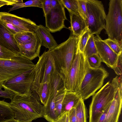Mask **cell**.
Returning a JSON list of instances; mask_svg holds the SVG:
<instances>
[{
  "label": "cell",
  "instance_id": "cell-1",
  "mask_svg": "<svg viewBox=\"0 0 122 122\" xmlns=\"http://www.w3.org/2000/svg\"><path fill=\"white\" fill-rule=\"evenodd\" d=\"M9 103L15 119L20 122H32L43 117V106L34 92L28 96L15 94Z\"/></svg>",
  "mask_w": 122,
  "mask_h": 122
},
{
  "label": "cell",
  "instance_id": "cell-2",
  "mask_svg": "<svg viewBox=\"0 0 122 122\" xmlns=\"http://www.w3.org/2000/svg\"><path fill=\"white\" fill-rule=\"evenodd\" d=\"M78 39L79 37L71 35L66 41L49 51L53 58L57 71L64 79L72 63Z\"/></svg>",
  "mask_w": 122,
  "mask_h": 122
},
{
  "label": "cell",
  "instance_id": "cell-3",
  "mask_svg": "<svg viewBox=\"0 0 122 122\" xmlns=\"http://www.w3.org/2000/svg\"><path fill=\"white\" fill-rule=\"evenodd\" d=\"M88 65L86 58L77 47L72 64L64 79V86L67 91L78 92Z\"/></svg>",
  "mask_w": 122,
  "mask_h": 122
},
{
  "label": "cell",
  "instance_id": "cell-4",
  "mask_svg": "<svg viewBox=\"0 0 122 122\" xmlns=\"http://www.w3.org/2000/svg\"><path fill=\"white\" fill-rule=\"evenodd\" d=\"M117 89L108 81L93 96L89 109V122H97L111 104Z\"/></svg>",
  "mask_w": 122,
  "mask_h": 122
},
{
  "label": "cell",
  "instance_id": "cell-5",
  "mask_svg": "<svg viewBox=\"0 0 122 122\" xmlns=\"http://www.w3.org/2000/svg\"><path fill=\"white\" fill-rule=\"evenodd\" d=\"M109 75L104 68H93L88 63L86 74L77 92L81 98L84 100L93 96L102 87L104 80Z\"/></svg>",
  "mask_w": 122,
  "mask_h": 122
},
{
  "label": "cell",
  "instance_id": "cell-6",
  "mask_svg": "<svg viewBox=\"0 0 122 122\" xmlns=\"http://www.w3.org/2000/svg\"><path fill=\"white\" fill-rule=\"evenodd\" d=\"M104 29L108 38L122 44V0H110Z\"/></svg>",
  "mask_w": 122,
  "mask_h": 122
},
{
  "label": "cell",
  "instance_id": "cell-7",
  "mask_svg": "<svg viewBox=\"0 0 122 122\" xmlns=\"http://www.w3.org/2000/svg\"><path fill=\"white\" fill-rule=\"evenodd\" d=\"M87 10L85 21L92 35H99L104 29L106 15L101 1L86 0Z\"/></svg>",
  "mask_w": 122,
  "mask_h": 122
},
{
  "label": "cell",
  "instance_id": "cell-8",
  "mask_svg": "<svg viewBox=\"0 0 122 122\" xmlns=\"http://www.w3.org/2000/svg\"><path fill=\"white\" fill-rule=\"evenodd\" d=\"M35 66L31 61L20 55L10 59H0V83Z\"/></svg>",
  "mask_w": 122,
  "mask_h": 122
},
{
  "label": "cell",
  "instance_id": "cell-9",
  "mask_svg": "<svg viewBox=\"0 0 122 122\" xmlns=\"http://www.w3.org/2000/svg\"><path fill=\"white\" fill-rule=\"evenodd\" d=\"M35 67L7 80L0 84L4 89L15 94L28 96L32 93V87L35 73Z\"/></svg>",
  "mask_w": 122,
  "mask_h": 122
},
{
  "label": "cell",
  "instance_id": "cell-10",
  "mask_svg": "<svg viewBox=\"0 0 122 122\" xmlns=\"http://www.w3.org/2000/svg\"><path fill=\"white\" fill-rule=\"evenodd\" d=\"M51 8L45 16L46 27L52 33L66 28L64 21L67 20L65 7L60 0H51Z\"/></svg>",
  "mask_w": 122,
  "mask_h": 122
},
{
  "label": "cell",
  "instance_id": "cell-11",
  "mask_svg": "<svg viewBox=\"0 0 122 122\" xmlns=\"http://www.w3.org/2000/svg\"><path fill=\"white\" fill-rule=\"evenodd\" d=\"M94 41L98 54L102 62L108 67L113 69L115 68L117 66L118 55L112 51L99 35L94 36Z\"/></svg>",
  "mask_w": 122,
  "mask_h": 122
},
{
  "label": "cell",
  "instance_id": "cell-12",
  "mask_svg": "<svg viewBox=\"0 0 122 122\" xmlns=\"http://www.w3.org/2000/svg\"><path fill=\"white\" fill-rule=\"evenodd\" d=\"M0 20L10 22L23 31L35 32L38 26L29 19L6 12H0Z\"/></svg>",
  "mask_w": 122,
  "mask_h": 122
},
{
  "label": "cell",
  "instance_id": "cell-13",
  "mask_svg": "<svg viewBox=\"0 0 122 122\" xmlns=\"http://www.w3.org/2000/svg\"><path fill=\"white\" fill-rule=\"evenodd\" d=\"M0 45L15 54L20 55L19 48L14 35L5 27L0 20Z\"/></svg>",
  "mask_w": 122,
  "mask_h": 122
},
{
  "label": "cell",
  "instance_id": "cell-14",
  "mask_svg": "<svg viewBox=\"0 0 122 122\" xmlns=\"http://www.w3.org/2000/svg\"><path fill=\"white\" fill-rule=\"evenodd\" d=\"M47 58V51H45L39 57L35 66V73L32 87V92L39 96L40 86L43 76L45 68Z\"/></svg>",
  "mask_w": 122,
  "mask_h": 122
},
{
  "label": "cell",
  "instance_id": "cell-15",
  "mask_svg": "<svg viewBox=\"0 0 122 122\" xmlns=\"http://www.w3.org/2000/svg\"><path fill=\"white\" fill-rule=\"evenodd\" d=\"M122 106V95L117 89L107 114L104 122H118Z\"/></svg>",
  "mask_w": 122,
  "mask_h": 122
},
{
  "label": "cell",
  "instance_id": "cell-16",
  "mask_svg": "<svg viewBox=\"0 0 122 122\" xmlns=\"http://www.w3.org/2000/svg\"><path fill=\"white\" fill-rule=\"evenodd\" d=\"M50 32L47 28L41 25H38L35 32L41 46L48 48L49 51L51 50L58 45Z\"/></svg>",
  "mask_w": 122,
  "mask_h": 122
},
{
  "label": "cell",
  "instance_id": "cell-17",
  "mask_svg": "<svg viewBox=\"0 0 122 122\" xmlns=\"http://www.w3.org/2000/svg\"><path fill=\"white\" fill-rule=\"evenodd\" d=\"M58 91L54 88H50L46 104L43 106V117L49 122H56L57 119L55 111V100Z\"/></svg>",
  "mask_w": 122,
  "mask_h": 122
},
{
  "label": "cell",
  "instance_id": "cell-18",
  "mask_svg": "<svg viewBox=\"0 0 122 122\" xmlns=\"http://www.w3.org/2000/svg\"><path fill=\"white\" fill-rule=\"evenodd\" d=\"M18 45L20 54L30 61L40 56L41 46L40 41L37 37L30 43Z\"/></svg>",
  "mask_w": 122,
  "mask_h": 122
},
{
  "label": "cell",
  "instance_id": "cell-19",
  "mask_svg": "<svg viewBox=\"0 0 122 122\" xmlns=\"http://www.w3.org/2000/svg\"><path fill=\"white\" fill-rule=\"evenodd\" d=\"M71 35L79 36L87 27L84 20L79 15L70 14Z\"/></svg>",
  "mask_w": 122,
  "mask_h": 122
},
{
  "label": "cell",
  "instance_id": "cell-20",
  "mask_svg": "<svg viewBox=\"0 0 122 122\" xmlns=\"http://www.w3.org/2000/svg\"><path fill=\"white\" fill-rule=\"evenodd\" d=\"M81 98L77 92L67 91L63 101L61 114L68 112L72 108L75 107Z\"/></svg>",
  "mask_w": 122,
  "mask_h": 122
},
{
  "label": "cell",
  "instance_id": "cell-21",
  "mask_svg": "<svg viewBox=\"0 0 122 122\" xmlns=\"http://www.w3.org/2000/svg\"><path fill=\"white\" fill-rule=\"evenodd\" d=\"M17 121L14 118V112L10 103L4 100L0 101V122Z\"/></svg>",
  "mask_w": 122,
  "mask_h": 122
},
{
  "label": "cell",
  "instance_id": "cell-22",
  "mask_svg": "<svg viewBox=\"0 0 122 122\" xmlns=\"http://www.w3.org/2000/svg\"><path fill=\"white\" fill-rule=\"evenodd\" d=\"M47 58L42 83L49 81L52 75L57 71L54 60L50 51H47Z\"/></svg>",
  "mask_w": 122,
  "mask_h": 122
},
{
  "label": "cell",
  "instance_id": "cell-23",
  "mask_svg": "<svg viewBox=\"0 0 122 122\" xmlns=\"http://www.w3.org/2000/svg\"><path fill=\"white\" fill-rule=\"evenodd\" d=\"M18 45H25L30 43L37 37L35 33L26 31L19 32L14 35Z\"/></svg>",
  "mask_w": 122,
  "mask_h": 122
},
{
  "label": "cell",
  "instance_id": "cell-24",
  "mask_svg": "<svg viewBox=\"0 0 122 122\" xmlns=\"http://www.w3.org/2000/svg\"><path fill=\"white\" fill-rule=\"evenodd\" d=\"M76 122H87V111L84 100L81 98L75 107Z\"/></svg>",
  "mask_w": 122,
  "mask_h": 122
},
{
  "label": "cell",
  "instance_id": "cell-25",
  "mask_svg": "<svg viewBox=\"0 0 122 122\" xmlns=\"http://www.w3.org/2000/svg\"><path fill=\"white\" fill-rule=\"evenodd\" d=\"M67 90L65 87L61 88L57 92L55 100V111L57 118L61 114L63 99Z\"/></svg>",
  "mask_w": 122,
  "mask_h": 122
},
{
  "label": "cell",
  "instance_id": "cell-26",
  "mask_svg": "<svg viewBox=\"0 0 122 122\" xmlns=\"http://www.w3.org/2000/svg\"><path fill=\"white\" fill-rule=\"evenodd\" d=\"M9 9V12L20 8L28 7H35L42 8L41 0H30L21 3L14 4Z\"/></svg>",
  "mask_w": 122,
  "mask_h": 122
},
{
  "label": "cell",
  "instance_id": "cell-27",
  "mask_svg": "<svg viewBox=\"0 0 122 122\" xmlns=\"http://www.w3.org/2000/svg\"><path fill=\"white\" fill-rule=\"evenodd\" d=\"M91 35L89 30L87 26L81 35L79 36L77 47L81 52L83 53L85 46Z\"/></svg>",
  "mask_w": 122,
  "mask_h": 122
},
{
  "label": "cell",
  "instance_id": "cell-28",
  "mask_svg": "<svg viewBox=\"0 0 122 122\" xmlns=\"http://www.w3.org/2000/svg\"><path fill=\"white\" fill-rule=\"evenodd\" d=\"M94 35L91 36L85 47L83 53L86 58L94 54H98L94 42Z\"/></svg>",
  "mask_w": 122,
  "mask_h": 122
},
{
  "label": "cell",
  "instance_id": "cell-29",
  "mask_svg": "<svg viewBox=\"0 0 122 122\" xmlns=\"http://www.w3.org/2000/svg\"><path fill=\"white\" fill-rule=\"evenodd\" d=\"M50 84L49 81L41 83V85L39 96L40 101L43 106L47 102L49 95Z\"/></svg>",
  "mask_w": 122,
  "mask_h": 122
},
{
  "label": "cell",
  "instance_id": "cell-30",
  "mask_svg": "<svg viewBox=\"0 0 122 122\" xmlns=\"http://www.w3.org/2000/svg\"><path fill=\"white\" fill-rule=\"evenodd\" d=\"M65 8L70 14L79 15L78 0H60Z\"/></svg>",
  "mask_w": 122,
  "mask_h": 122
},
{
  "label": "cell",
  "instance_id": "cell-31",
  "mask_svg": "<svg viewBox=\"0 0 122 122\" xmlns=\"http://www.w3.org/2000/svg\"><path fill=\"white\" fill-rule=\"evenodd\" d=\"M103 41L118 55L122 52V44L108 38Z\"/></svg>",
  "mask_w": 122,
  "mask_h": 122
},
{
  "label": "cell",
  "instance_id": "cell-32",
  "mask_svg": "<svg viewBox=\"0 0 122 122\" xmlns=\"http://www.w3.org/2000/svg\"><path fill=\"white\" fill-rule=\"evenodd\" d=\"M89 65L94 68L99 67L102 62V60L98 54H94L86 58Z\"/></svg>",
  "mask_w": 122,
  "mask_h": 122
},
{
  "label": "cell",
  "instance_id": "cell-33",
  "mask_svg": "<svg viewBox=\"0 0 122 122\" xmlns=\"http://www.w3.org/2000/svg\"><path fill=\"white\" fill-rule=\"evenodd\" d=\"M19 55L4 48L0 45V59H10Z\"/></svg>",
  "mask_w": 122,
  "mask_h": 122
},
{
  "label": "cell",
  "instance_id": "cell-34",
  "mask_svg": "<svg viewBox=\"0 0 122 122\" xmlns=\"http://www.w3.org/2000/svg\"><path fill=\"white\" fill-rule=\"evenodd\" d=\"M78 12L79 15L84 20H86L87 10L86 0H78Z\"/></svg>",
  "mask_w": 122,
  "mask_h": 122
},
{
  "label": "cell",
  "instance_id": "cell-35",
  "mask_svg": "<svg viewBox=\"0 0 122 122\" xmlns=\"http://www.w3.org/2000/svg\"><path fill=\"white\" fill-rule=\"evenodd\" d=\"M3 25L10 32L14 35L23 32L11 23L4 21H1Z\"/></svg>",
  "mask_w": 122,
  "mask_h": 122
},
{
  "label": "cell",
  "instance_id": "cell-36",
  "mask_svg": "<svg viewBox=\"0 0 122 122\" xmlns=\"http://www.w3.org/2000/svg\"><path fill=\"white\" fill-rule=\"evenodd\" d=\"M42 8L45 16L48 14L51 8V0H41Z\"/></svg>",
  "mask_w": 122,
  "mask_h": 122
},
{
  "label": "cell",
  "instance_id": "cell-37",
  "mask_svg": "<svg viewBox=\"0 0 122 122\" xmlns=\"http://www.w3.org/2000/svg\"><path fill=\"white\" fill-rule=\"evenodd\" d=\"M2 88L1 85L0 83V97L8 98L11 100L15 95V94L7 90L4 89V90H3L2 89Z\"/></svg>",
  "mask_w": 122,
  "mask_h": 122
},
{
  "label": "cell",
  "instance_id": "cell-38",
  "mask_svg": "<svg viewBox=\"0 0 122 122\" xmlns=\"http://www.w3.org/2000/svg\"><path fill=\"white\" fill-rule=\"evenodd\" d=\"M122 53L118 55L117 66L113 69L116 73L118 75H122Z\"/></svg>",
  "mask_w": 122,
  "mask_h": 122
},
{
  "label": "cell",
  "instance_id": "cell-39",
  "mask_svg": "<svg viewBox=\"0 0 122 122\" xmlns=\"http://www.w3.org/2000/svg\"><path fill=\"white\" fill-rule=\"evenodd\" d=\"M23 2L22 0H0V8L5 5H12L14 4Z\"/></svg>",
  "mask_w": 122,
  "mask_h": 122
},
{
  "label": "cell",
  "instance_id": "cell-40",
  "mask_svg": "<svg viewBox=\"0 0 122 122\" xmlns=\"http://www.w3.org/2000/svg\"><path fill=\"white\" fill-rule=\"evenodd\" d=\"M56 122H69V112L62 113L57 118Z\"/></svg>",
  "mask_w": 122,
  "mask_h": 122
},
{
  "label": "cell",
  "instance_id": "cell-41",
  "mask_svg": "<svg viewBox=\"0 0 122 122\" xmlns=\"http://www.w3.org/2000/svg\"><path fill=\"white\" fill-rule=\"evenodd\" d=\"M69 122H76V109L75 107L71 109L69 112Z\"/></svg>",
  "mask_w": 122,
  "mask_h": 122
},
{
  "label": "cell",
  "instance_id": "cell-42",
  "mask_svg": "<svg viewBox=\"0 0 122 122\" xmlns=\"http://www.w3.org/2000/svg\"><path fill=\"white\" fill-rule=\"evenodd\" d=\"M110 105L107 107L97 122H104L106 117Z\"/></svg>",
  "mask_w": 122,
  "mask_h": 122
},
{
  "label": "cell",
  "instance_id": "cell-43",
  "mask_svg": "<svg viewBox=\"0 0 122 122\" xmlns=\"http://www.w3.org/2000/svg\"><path fill=\"white\" fill-rule=\"evenodd\" d=\"M122 75L118 77V88L120 94L122 95Z\"/></svg>",
  "mask_w": 122,
  "mask_h": 122
},
{
  "label": "cell",
  "instance_id": "cell-44",
  "mask_svg": "<svg viewBox=\"0 0 122 122\" xmlns=\"http://www.w3.org/2000/svg\"><path fill=\"white\" fill-rule=\"evenodd\" d=\"M19 122L18 121H8L7 122Z\"/></svg>",
  "mask_w": 122,
  "mask_h": 122
}]
</instances>
